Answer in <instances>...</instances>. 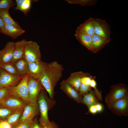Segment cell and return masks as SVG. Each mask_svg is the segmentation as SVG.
<instances>
[{
  "mask_svg": "<svg viewBox=\"0 0 128 128\" xmlns=\"http://www.w3.org/2000/svg\"><path fill=\"white\" fill-rule=\"evenodd\" d=\"M64 70L62 65L56 61L47 63L45 73L39 81L51 99H53L55 88L61 78Z\"/></svg>",
  "mask_w": 128,
  "mask_h": 128,
  "instance_id": "obj_1",
  "label": "cell"
},
{
  "mask_svg": "<svg viewBox=\"0 0 128 128\" xmlns=\"http://www.w3.org/2000/svg\"><path fill=\"white\" fill-rule=\"evenodd\" d=\"M47 92L43 87L37 98V102L40 114V123H45L50 121L48 116V112L53 108L55 103V100L49 97Z\"/></svg>",
  "mask_w": 128,
  "mask_h": 128,
  "instance_id": "obj_2",
  "label": "cell"
},
{
  "mask_svg": "<svg viewBox=\"0 0 128 128\" xmlns=\"http://www.w3.org/2000/svg\"><path fill=\"white\" fill-rule=\"evenodd\" d=\"M29 73L23 77L17 85L9 87V94L19 97L27 103L30 102L27 89V81Z\"/></svg>",
  "mask_w": 128,
  "mask_h": 128,
  "instance_id": "obj_3",
  "label": "cell"
},
{
  "mask_svg": "<svg viewBox=\"0 0 128 128\" xmlns=\"http://www.w3.org/2000/svg\"><path fill=\"white\" fill-rule=\"evenodd\" d=\"M127 94H128V88L125 84L119 83L112 86L109 92L105 97V101L107 106Z\"/></svg>",
  "mask_w": 128,
  "mask_h": 128,
  "instance_id": "obj_4",
  "label": "cell"
},
{
  "mask_svg": "<svg viewBox=\"0 0 128 128\" xmlns=\"http://www.w3.org/2000/svg\"><path fill=\"white\" fill-rule=\"evenodd\" d=\"M28 63L41 60V54L40 46L37 43L32 41H27L25 44L24 57Z\"/></svg>",
  "mask_w": 128,
  "mask_h": 128,
  "instance_id": "obj_5",
  "label": "cell"
},
{
  "mask_svg": "<svg viewBox=\"0 0 128 128\" xmlns=\"http://www.w3.org/2000/svg\"><path fill=\"white\" fill-rule=\"evenodd\" d=\"M108 108L113 113L119 116L128 115V94L113 102Z\"/></svg>",
  "mask_w": 128,
  "mask_h": 128,
  "instance_id": "obj_6",
  "label": "cell"
},
{
  "mask_svg": "<svg viewBox=\"0 0 128 128\" xmlns=\"http://www.w3.org/2000/svg\"><path fill=\"white\" fill-rule=\"evenodd\" d=\"M28 103L19 97L9 94L1 103L0 107L16 111L23 109Z\"/></svg>",
  "mask_w": 128,
  "mask_h": 128,
  "instance_id": "obj_7",
  "label": "cell"
},
{
  "mask_svg": "<svg viewBox=\"0 0 128 128\" xmlns=\"http://www.w3.org/2000/svg\"><path fill=\"white\" fill-rule=\"evenodd\" d=\"M95 34L110 41L109 25L104 20L93 18Z\"/></svg>",
  "mask_w": 128,
  "mask_h": 128,
  "instance_id": "obj_8",
  "label": "cell"
},
{
  "mask_svg": "<svg viewBox=\"0 0 128 128\" xmlns=\"http://www.w3.org/2000/svg\"><path fill=\"white\" fill-rule=\"evenodd\" d=\"M27 89L30 102H37L38 96L43 87L40 81L36 80L29 76L27 81Z\"/></svg>",
  "mask_w": 128,
  "mask_h": 128,
  "instance_id": "obj_9",
  "label": "cell"
},
{
  "mask_svg": "<svg viewBox=\"0 0 128 128\" xmlns=\"http://www.w3.org/2000/svg\"><path fill=\"white\" fill-rule=\"evenodd\" d=\"M47 64L41 60L37 62L28 63L30 76L35 79L40 81L45 73Z\"/></svg>",
  "mask_w": 128,
  "mask_h": 128,
  "instance_id": "obj_10",
  "label": "cell"
},
{
  "mask_svg": "<svg viewBox=\"0 0 128 128\" xmlns=\"http://www.w3.org/2000/svg\"><path fill=\"white\" fill-rule=\"evenodd\" d=\"M22 78L11 75L0 69V89L15 86Z\"/></svg>",
  "mask_w": 128,
  "mask_h": 128,
  "instance_id": "obj_11",
  "label": "cell"
},
{
  "mask_svg": "<svg viewBox=\"0 0 128 128\" xmlns=\"http://www.w3.org/2000/svg\"><path fill=\"white\" fill-rule=\"evenodd\" d=\"M60 89L69 98L78 103H82V96L79 91L67 83L65 80H63L60 84Z\"/></svg>",
  "mask_w": 128,
  "mask_h": 128,
  "instance_id": "obj_12",
  "label": "cell"
},
{
  "mask_svg": "<svg viewBox=\"0 0 128 128\" xmlns=\"http://www.w3.org/2000/svg\"><path fill=\"white\" fill-rule=\"evenodd\" d=\"M39 112L37 102L35 103H28L24 108L19 123L26 120L33 119Z\"/></svg>",
  "mask_w": 128,
  "mask_h": 128,
  "instance_id": "obj_13",
  "label": "cell"
},
{
  "mask_svg": "<svg viewBox=\"0 0 128 128\" xmlns=\"http://www.w3.org/2000/svg\"><path fill=\"white\" fill-rule=\"evenodd\" d=\"M14 42H7L4 48L0 50V64L10 62L13 55Z\"/></svg>",
  "mask_w": 128,
  "mask_h": 128,
  "instance_id": "obj_14",
  "label": "cell"
},
{
  "mask_svg": "<svg viewBox=\"0 0 128 128\" xmlns=\"http://www.w3.org/2000/svg\"><path fill=\"white\" fill-rule=\"evenodd\" d=\"M27 41L24 39L14 43L12 59L10 62L14 63L24 57L25 44Z\"/></svg>",
  "mask_w": 128,
  "mask_h": 128,
  "instance_id": "obj_15",
  "label": "cell"
},
{
  "mask_svg": "<svg viewBox=\"0 0 128 128\" xmlns=\"http://www.w3.org/2000/svg\"><path fill=\"white\" fill-rule=\"evenodd\" d=\"M88 73L81 71L71 73L67 79L66 82L78 91L81 83L82 78L88 74Z\"/></svg>",
  "mask_w": 128,
  "mask_h": 128,
  "instance_id": "obj_16",
  "label": "cell"
},
{
  "mask_svg": "<svg viewBox=\"0 0 128 128\" xmlns=\"http://www.w3.org/2000/svg\"><path fill=\"white\" fill-rule=\"evenodd\" d=\"M110 41L103 38L94 34L92 36L91 51L96 53L104 47Z\"/></svg>",
  "mask_w": 128,
  "mask_h": 128,
  "instance_id": "obj_17",
  "label": "cell"
},
{
  "mask_svg": "<svg viewBox=\"0 0 128 128\" xmlns=\"http://www.w3.org/2000/svg\"><path fill=\"white\" fill-rule=\"evenodd\" d=\"M25 32V30L22 28H18L12 25L5 24L1 33L15 39Z\"/></svg>",
  "mask_w": 128,
  "mask_h": 128,
  "instance_id": "obj_18",
  "label": "cell"
},
{
  "mask_svg": "<svg viewBox=\"0 0 128 128\" xmlns=\"http://www.w3.org/2000/svg\"><path fill=\"white\" fill-rule=\"evenodd\" d=\"M77 31L92 36L95 34L93 18H90L77 27Z\"/></svg>",
  "mask_w": 128,
  "mask_h": 128,
  "instance_id": "obj_19",
  "label": "cell"
},
{
  "mask_svg": "<svg viewBox=\"0 0 128 128\" xmlns=\"http://www.w3.org/2000/svg\"><path fill=\"white\" fill-rule=\"evenodd\" d=\"M75 36L82 45L91 51L92 36L76 30Z\"/></svg>",
  "mask_w": 128,
  "mask_h": 128,
  "instance_id": "obj_20",
  "label": "cell"
},
{
  "mask_svg": "<svg viewBox=\"0 0 128 128\" xmlns=\"http://www.w3.org/2000/svg\"><path fill=\"white\" fill-rule=\"evenodd\" d=\"M14 63L20 77L23 78L29 73L28 63L24 57Z\"/></svg>",
  "mask_w": 128,
  "mask_h": 128,
  "instance_id": "obj_21",
  "label": "cell"
},
{
  "mask_svg": "<svg viewBox=\"0 0 128 128\" xmlns=\"http://www.w3.org/2000/svg\"><path fill=\"white\" fill-rule=\"evenodd\" d=\"M82 103L88 108L90 106L95 105L99 102V100L94 90H92L88 93L82 95Z\"/></svg>",
  "mask_w": 128,
  "mask_h": 128,
  "instance_id": "obj_22",
  "label": "cell"
},
{
  "mask_svg": "<svg viewBox=\"0 0 128 128\" xmlns=\"http://www.w3.org/2000/svg\"><path fill=\"white\" fill-rule=\"evenodd\" d=\"M9 9H0V17L5 24L11 25L21 28L18 22L16 21L10 16Z\"/></svg>",
  "mask_w": 128,
  "mask_h": 128,
  "instance_id": "obj_23",
  "label": "cell"
},
{
  "mask_svg": "<svg viewBox=\"0 0 128 128\" xmlns=\"http://www.w3.org/2000/svg\"><path fill=\"white\" fill-rule=\"evenodd\" d=\"M23 109L14 111L5 120L11 125L12 128L19 123Z\"/></svg>",
  "mask_w": 128,
  "mask_h": 128,
  "instance_id": "obj_24",
  "label": "cell"
},
{
  "mask_svg": "<svg viewBox=\"0 0 128 128\" xmlns=\"http://www.w3.org/2000/svg\"><path fill=\"white\" fill-rule=\"evenodd\" d=\"M31 1V0H16V6L14 9L21 11L26 16L30 10Z\"/></svg>",
  "mask_w": 128,
  "mask_h": 128,
  "instance_id": "obj_25",
  "label": "cell"
},
{
  "mask_svg": "<svg viewBox=\"0 0 128 128\" xmlns=\"http://www.w3.org/2000/svg\"><path fill=\"white\" fill-rule=\"evenodd\" d=\"M0 69L4 70L11 75L17 77H21L19 75L14 63L10 62L0 64Z\"/></svg>",
  "mask_w": 128,
  "mask_h": 128,
  "instance_id": "obj_26",
  "label": "cell"
},
{
  "mask_svg": "<svg viewBox=\"0 0 128 128\" xmlns=\"http://www.w3.org/2000/svg\"><path fill=\"white\" fill-rule=\"evenodd\" d=\"M16 5V3L13 0H0V9H9Z\"/></svg>",
  "mask_w": 128,
  "mask_h": 128,
  "instance_id": "obj_27",
  "label": "cell"
},
{
  "mask_svg": "<svg viewBox=\"0 0 128 128\" xmlns=\"http://www.w3.org/2000/svg\"><path fill=\"white\" fill-rule=\"evenodd\" d=\"M14 111L7 108L0 107V118L5 120Z\"/></svg>",
  "mask_w": 128,
  "mask_h": 128,
  "instance_id": "obj_28",
  "label": "cell"
},
{
  "mask_svg": "<svg viewBox=\"0 0 128 128\" xmlns=\"http://www.w3.org/2000/svg\"><path fill=\"white\" fill-rule=\"evenodd\" d=\"M95 78H94L91 80L90 85L91 88L94 89L95 92L99 100L102 101V91H99L97 87V83L95 80Z\"/></svg>",
  "mask_w": 128,
  "mask_h": 128,
  "instance_id": "obj_29",
  "label": "cell"
},
{
  "mask_svg": "<svg viewBox=\"0 0 128 128\" xmlns=\"http://www.w3.org/2000/svg\"><path fill=\"white\" fill-rule=\"evenodd\" d=\"M70 3H77L81 4L82 5L90 6L95 5L97 3L96 0H76V1H70Z\"/></svg>",
  "mask_w": 128,
  "mask_h": 128,
  "instance_id": "obj_30",
  "label": "cell"
},
{
  "mask_svg": "<svg viewBox=\"0 0 128 128\" xmlns=\"http://www.w3.org/2000/svg\"><path fill=\"white\" fill-rule=\"evenodd\" d=\"M92 90L90 85H87L81 83L79 90V92L82 96L89 92Z\"/></svg>",
  "mask_w": 128,
  "mask_h": 128,
  "instance_id": "obj_31",
  "label": "cell"
},
{
  "mask_svg": "<svg viewBox=\"0 0 128 128\" xmlns=\"http://www.w3.org/2000/svg\"><path fill=\"white\" fill-rule=\"evenodd\" d=\"M41 128H59L58 125L54 122L50 121L48 122L40 123Z\"/></svg>",
  "mask_w": 128,
  "mask_h": 128,
  "instance_id": "obj_32",
  "label": "cell"
},
{
  "mask_svg": "<svg viewBox=\"0 0 128 128\" xmlns=\"http://www.w3.org/2000/svg\"><path fill=\"white\" fill-rule=\"evenodd\" d=\"M95 78V76L93 77L89 73L82 78L81 79V83L87 85H90L92 79Z\"/></svg>",
  "mask_w": 128,
  "mask_h": 128,
  "instance_id": "obj_33",
  "label": "cell"
},
{
  "mask_svg": "<svg viewBox=\"0 0 128 128\" xmlns=\"http://www.w3.org/2000/svg\"><path fill=\"white\" fill-rule=\"evenodd\" d=\"M9 88L5 87L0 89V104L3 100L9 95Z\"/></svg>",
  "mask_w": 128,
  "mask_h": 128,
  "instance_id": "obj_34",
  "label": "cell"
},
{
  "mask_svg": "<svg viewBox=\"0 0 128 128\" xmlns=\"http://www.w3.org/2000/svg\"><path fill=\"white\" fill-rule=\"evenodd\" d=\"M32 120H28L19 124L13 128H28Z\"/></svg>",
  "mask_w": 128,
  "mask_h": 128,
  "instance_id": "obj_35",
  "label": "cell"
},
{
  "mask_svg": "<svg viewBox=\"0 0 128 128\" xmlns=\"http://www.w3.org/2000/svg\"><path fill=\"white\" fill-rule=\"evenodd\" d=\"M28 128H41L37 118L33 120Z\"/></svg>",
  "mask_w": 128,
  "mask_h": 128,
  "instance_id": "obj_36",
  "label": "cell"
},
{
  "mask_svg": "<svg viewBox=\"0 0 128 128\" xmlns=\"http://www.w3.org/2000/svg\"><path fill=\"white\" fill-rule=\"evenodd\" d=\"M0 128H12L11 125L7 122L3 120L0 123Z\"/></svg>",
  "mask_w": 128,
  "mask_h": 128,
  "instance_id": "obj_37",
  "label": "cell"
},
{
  "mask_svg": "<svg viewBox=\"0 0 128 128\" xmlns=\"http://www.w3.org/2000/svg\"><path fill=\"white\" fill-rule=\"evenodd\" d=\"M88 112L91 114H95L97 113L95 105H93L88 108Z\"/></svg>",
  "mask_w": 128,
  "mask_h": 128,
  "instance_id": "obj_38",
  "label": "cell"
},
{
  "mask_svg": "<svg viewBox=\"0 0 128 128\" xmlns=\"http://www.w3.org/2000/svg\"><path fill=\"white\" fill-rule=\"evenodd\" d=\"M97 113H100L104 109L103 105L100 102L95 105Z\"/></svg>",
  "mask_w": 128,
  "mask_h": 128,
  "instance_id": "obj_39",
  "label": "cell"
},
{
  "mask_svg": "<svg viewBox=\"0 0 128 128\" xmlns=\"http://www.w3.org/2000/svg\"><path fill=\"white\" fill-rule=\"evenodd\" d=\"M3 20L0 17V32L1 33L3 30L5 26Z\"/></svg>",
  "mask_w": 128,
  "mask_h": 128,
  "instance_id": "obj_40",
  "label": "cell"
},
{
  "mask_svg": "<svg viewBox=\"0 0 128 128\" xmlns=\"http://www.w3.org/2000/svg\"><path fill=\"white\" fill-rule=\"evenodd\" d=\"M3 120L2 119H1L0 118V122Z\"/></svg>",
  "mask_w": 128,
  "mask_h": 128,
  "instance_id": "obj_41",
  "label": "cell"
}]
</instances>
